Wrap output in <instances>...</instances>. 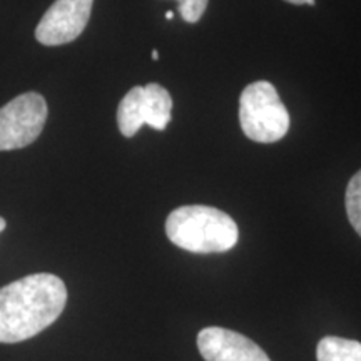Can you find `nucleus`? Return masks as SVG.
<instances>
[{"label": "nucleus", "instance_id": "nucleus-14", "mask_svg": "<svg viewBox=\"0 0 361 361\" xmlns=\"http://www.w3.org/2000/svg\"><path fill=\"white\" fill-rule=\"evenodd\" d=\"M152 59H154V61H157V59H159V54H157V51H152Z\"/></svg>", "mask_w": 361, "mask_h": 361}, {"label": "nucleus", "instance_id": "nucleus-2", "mask_svg": "<svg viewBox=\"0 0 361 361\" xmlns=\"http://www.w3.org/2000/svg\"><path fill=\"white\" fill-rule=\"evenodd\" d=\"M166 234L180 250L211 255L236 246L238 224L224 211L211 206H180L166 219Z\"/></svg>", "mask_w": 361, "mask_h": 361}, {"label": "nucleus", "instance_id": "nucleus-15", "mask_svg": "<svg viewBox=\"0 0 361 361\" xmlns=\"http://www.w3.org/2000/svg\"><path fill=\"white\" fill-rule=\"evenodd\" d=\"M166 17H168V20H171V19H173V17H174V13L173 12H168V13H166Z\"/></svg>", "mask_w": 361, "mask_h": 361}, {"label": "nucleus", "instance_id": "nucleus-6", "mask_svg": "<svg viewBox=\"0 0 361 361\" xmlns=\"http://www.w3.org/2000/svg\"><path fill=\"white\" fill-rule=\"evenodd\" d=\"M197 348L206 361H271L266 351L250 338L218 326L201 329Z\"/></svg>", "mask_w": 361, "mask_h": 361}, {"label": "nucleus", "instance_id": "nucleus-12", "mask_svg": "<svg viewBox=\"0 0 361 361\" xmlns=\"http://www.w3.org/2000/svg\"><path fill=\"white\" fill-rule=\"evenodd\" d=\"M286 2L295 4V6H303V4H308V6H314V0H286Z\"/></svg>", "mask_w": 361, "mask_h": 361}, {"label": "nucleus", "instance_id": "nucleus-3", "mask_svg": "<svg viewBox=\"0 0 361 361\" xmlns=\"http://www.w3.org/2000/svg\"><path fill=\"white\" fill-rule=\"evenodd\" d=\"M239 123L255 142H278L288 134L290 114L273 84L258 80L245 87L239 99Z\"/></svg>", "mask_w": 361, "mask_h": 361}, {"label": "nucleus", "instance_id": "nucleus-9", "mask_svg": "<svg viewBox=\"0 0 361 361\" xmlns=\"http://www.w3.org/2000/svg\"><path fill=\"white\" fill-rule=\"evenodd\" d=\"M318 361H361V343L340 336H324L316 346Z\"/></svg>", "mask_w": 361, "mask_h": 361}, {"label": "nucleus", "instance_id": "nucleus-7", "mask_svg": "<svg viewBox=\"0 0 361 361\" xmlns=\"http://www.w3.org/2000/svg\"><path fill=\"white\" fill-rule=\"evenodd\" d=\"M173 97L162 85L152 82L144 87V123L156 130H164L171 121Z\"/></svg>", "mask_w": 361, "mask_h": 361}, {"label": "nucleus", "instance_id": "nucleus-1", "mask_svg": "<svg viewBox=\"0 0 361 361\" xmlns=\"http://www.w3.org/2000/svg\"><path fill=\"white\" fill-rule=\"evenodd\" d=\"M66 303L67 288L56 274H29L0 288V343L39 335L62 314Z\"/></svg>", "mask_w": 361, "mask_h": 361}, {"label": "nucleus", "instance_id": "nucleus-8", "mask_svg": "<svg viewBox=\"0 0 361 361\" xmlns=\"http://www.w3.org/2000/svg\"><path fill=\"white\" fill-rule=\"evenodd\" d=\"M144 123V87L135 85L126 94L117 109V126L121 134L133 137L139 133Z\"/></svg>", "mask_w": 361, "mask_h": 361}, {"label": "nucleus", "instance_id": "nucleus-5", "mask_svg": "<svg viewBox=\"0 0 361 361\" xmlns=\"http://www.w3.org/2000/svg\"><path fill=\"white\" fill-rule=\"evenodd\" d=\"M94 0H56L40 19L35 39L45 47L69 44L84 32Z\"/></svg>", "mask_w": 361, "mask_h": 361}, {"label": "nucleus", "instance_id": "nucleus-11", "mask_svg": "<svg viewBox=\"0 0 361 361\" xmlns=\"http://www.w3.org/2000/svg\"><path fill=\"white\" fill-rule=\"evenodd\" d=\"M207 0H179V12L184 22L196 24L204 16Z\"/></svg>", "mask_w": 361, "mask_h": 361}, {"label": "nucleus", "instance_id": "nucleus-13", "mask_svg": "<svg viewBox=\"0 0 361 361\" xmlns=\"http://www.w3.org/2000/svg\"><path fill=\"white\" fill-rule=\"evenodd\" d=\"M6 226H7V223H6V219L4 218H0V233L4 231V229H6Z\"/></svg>", "mask_w": 361, "mask_h": 361}, {"label": "nucleus", "instance_id": "nucleus-10", "mask_svg": "<svg viewBox=\"0 0 361 361\" xmlns=\"http://www.w3.org/2000/svg\"><path fill=\"white\" fill-rule=\"evenodd\" d=\"M346 214L355 231L361 236V169L350 179L345 196Z\"/></svg>", "mask_w": 361, "mask_h": 361}, {"label": "nucleus", "instance_id": "nucleus-4", "mask_svg": "<svg viewBox=\"0 0 361 361\" xmlns=\"http://www.w3.org/2000/svg\"><path fill=\"white\" fill-rule=\"evenodd\" d=\"M47 121V102L39 92H25L0 109V151L35 142Z\"/></svg>", "mask_w": 361, "mask_h": 361}]
</instances>
